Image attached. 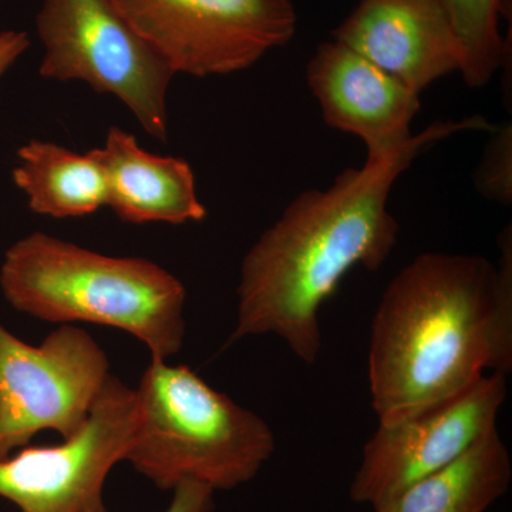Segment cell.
I'll use <instances>...</instances> for the list:
<instances>
[{
  "label": "cell",
  "mask_w": 512,
  "mask_h": 512,
  "mask_svg": "<svg viewBox=\"0 0 512 512\" xmlns=\"http://www.w3.org/2000/svg\"><path fill=\"white\" fill-rule=\"evenodd\" d=\"M507 376L484 375L473 386L396 423L379 424L363 448L350 500L373 510L404 488L453 463L497 429Z\"/></svg>",
  "instance_id": "cell-9"
},
{
  "label": "cell",
  "mask_w": 512,
  "mask_h": 512,
  "mask_svg": "<svg viewBox=\"0 0 512 512\" xmlns=\"http://www.w3.org/2000/svg\"><path fill=\"white\" fill-rule=\"evenodd\" d=\"M36 32L43 46L40 76L111 94L148 136L168 140V89L175 72L113 0H43Z\"/></svg>",
  "instance_id": "cell-5"
},
{
  "label": "cell",
  "mask_w": 512,
  "mask_h": 512,
  "mask_svg": "<svg viewBox=\"0 0 512 512\" xmlns=\"http://www.w3.org/2000/svg\"><path fill=\"white\" fill-rule=\"evenodd\" d=\"M484 117L439 121L383 163L348 168L326 190L303 191L252 245L241 265L237 325L228 345L275 335L306 365L322 350L319 311L356 265L377 271L396 247L387 208L397 178L431 144L460 131H490Z\"/></svg>",
  "instance_id": "cell-1"
},
{
  "label": "cell",
  "mask_w": 512,
  "mask_h": 512,
  "mask_svg": "<svg viewBox=\"0 0 512 512\" xmlns=\"http://www.w3.org/2000/svg\"><path fill=\"white\" fill-rule=\"evenodd\" d=\"M174 497L165 512H211L214 510V493L210 485L200 481L185 480L173 488Z\"/></svg>",
  "instance_id": "cell-17"
},
{
  "label": "cell",
  "mask_w": 512,
  "mask_h": 512,
  "mask_svg": "<svg viewBox=\"0 0 512 512\" xmlns=\"http://www.w3.org/2000/svg\"><path fill=\"white\" fill-rule=\"evenodd\" d=\"M18 158L13 183L36 214L63 220L106 207V178L92 150L79 154L52 141L32 140L19 148Z\"/></svg>",
  "instance_id": "cell-14"
},
{
  "label": "cell",
  "mask_w": 512,
  "mask_h": 512,
  "mask_svg": "<svg viewBox=\"0 0 512 512\" xmlns=\"http://www.w3.org/2000/svg\"><path fill=\"white\" fill-rule=\"evenodd\" d=\"M175 74L227 76L295 36L292 0H113Z\"/></svg>",
  "instance_id": "cell-7"
},
{
  "label": "cell",
  "mask_w": 512,
  "mask_h": 512,
  "mask_svg": "<svg viewBox=\"0 0 512 512\" xmlns=\"http://www.w3.org/2000/svg\"><path fill=\"white\" fill-rule=\"evenodd\" d=\"M500 262L427 252L383 292L370 330L369 390L379 424L396 423L512 370V228Z\"/></svg>",
  "instance_id": "cell-2"
},
{
  "label": "cell",
  "mask_w": 512,
  "mask_h": 512,
  "mask_svg": "<svg viewBox=\"0 0 512 512\" xmlns=\"http://www.w3.org/2000/svg\"><path fill=\"white\" fill-rule=\"evenodd\" d=\"M136 389L111 375L79 433L0 460V497L19 512H109L104 484L137 426Z\"/></svg>",
  "instance_id": "cell-8"
},
{
  "label": "cell",
  "mask_w": 512,
  "mask_h": 512,
  "mask_svg": "<svg viewBox=\"0 0 512 512\" xmlns=\"http://www.w3.org/2000/svg\"><path fill=\"white\" fill-rule=\"evenodd\" d=\"M92 151L106 178V207L121 221L181 225L207 217L187 161L148 153L120 127H111L104 146Z\"/></svg>",
  "instance_id": "cell-12"
},
{
  "label": "cell",
  "mask_w": 512,
  "mask_h": 512,
  "mask_svg": "<svg viewBox=\"0 0 512 512\" xmlns=\"http://www.w3.org/2000/svg\"><path fill=\"white\" fill-rule=\"evenodd\" d=\"M473 184L485 200L510 207L512 204V124L494 126L483 156L473 174Z\"/></svg>",
  "instance_id": "cell-16"
},
{
  "label": "cell",
  "mask_w": 512,
  "mask_h": 512,
  "mask_svg": "<svg viewBox=\"0 0 512 512\" xmlns=\"http://www.w3.org/2000/svg\"><path fill=\"white\" fill-rule=\"evenodd\" d=\"M512 463L495 429L463 456L421 478L375 512H487L507 494Z\"/></svg>",
  "instance_id": "cell-13"
},
{
  "label": "cell",
  "mask_w": 512,
  "mask_h": 512,
  "mask_svg": "<svg viewBox=\"0 0 512 512\" xmlns=\"http://www.w3.org/2000/svg\"><path fill=\"white\" fill-rule=\"evenodd\" d=\"M332 37L416 94L463 66L440 0H360Z\"/></svg>",
  "instance_id": "cell-11"
},
{
  "label": "cell",
  "mask_w": 512,
  "mask_h": 512,
  "mask_svg": "<svg viewBox=\"0 0 512 512\" xmlns=\"http://www.w3.org/2000/svg\"><path fill=\"white\" fill-rule=\"evenodd\" d=\"M463 50L461 76L471 89L491 82L511 63V45L500 32L505 0H440Z\"/></svg>",
  "instance_id": "cell-15"
},
{
  "label": "cell",
  "mask_w": 512,
  "mask_h": 512,
  "mask_svg": "<svg viewBox=\"0 0 512 512\" xmlns=\"http://www.w3.org/2000/svg\"><path fill=\"white\" fill-rule=\"evenodd\" d=\"M0 289L16 311L50 323L110 326L143 342L154 359L183 348V282L143 258L99 254L33 232L6 251Z\"/></svg>",
  "instance_id": "cell-3"
},
{
  "label": "cell",
  "mask_w": 512,
  "mask_h": 512,
  "mask_svg": "<svg viewBox=\"0 0 512 512\" xmlns=\"http://www.w3.org/2000/svg\"><path fill=\"white\" fill-rule=\"evenodd\" d=\"M30 37L20 30L0 32V79L10 67L18 62L19 57L29 49Z\"/></svg>",
  "instance_id": "cell-18"
},
{
  "label": "cell",
  "mask_w": 512,
  "mask_h": 512,
  "mask_svg": "<svg viewBox=\"0 0 512 512\" xmlns=\"http://www.w3.org/2000/svg\"><path fill=\"white\" fill-rule=\"evenodd\" d=\"M110 376L107 353L77 326L32 346L0 325V460L40 431L79 433Z\"/></svg>",
  "instance_id": "cell-6"
},
{
  "label": "cell",
  "mask_w": 512,
  "mask_h": 512,
  "mask_svg": "<svg viewBox=\"0 0 512 512\" xmlns=\"http://www.w3.org/2000/svg\"><path fill=\"white\" fill-rule=\"evenodd\" d=\"M136 393L137 426L124 461L160 490L185 480L234 490L275 453L269 424L188 366L151 357Z\"/></svg>",
  "instance_id": "cell-4"
},
{
  "label": "cell",
  "mask_w": 512,
  "mask_h": 512,
  "mask_svg": "<svg viewBox=\"0 0 512 512\" xmlns=\"http://www.w3.org/2000/svg\"><path fill=\"white\" fill-rule=\"evenodd\" d=\"M306 80L329 127L365 143L367 164L383 163L412 143L420 94L338 40L320 43Z\"/></svg>",
  "instance_id": "cell-10"
}]
</instances>
